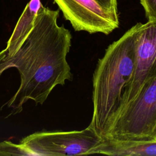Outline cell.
<instances>
[{
  "label": "cell",
  "instance_id": "6da1fadb",
  "mask_svg": "<svg viewBox=\"0 0 156 156\" xmlns=\"http://www.w3.org/2000/svg\"><path fill=\"white\" fill-rule=\"evenodd\" d=\"M58 16L59 10L41 5L31 31L18 51L12 56L0 51V77L11 68H16L20 76L18 89L3 105L12 109L10 115L20 113L28 100L42 105L57 85L73 80L66 60L72 35L58 25Z\"/></svg>",
  "mask_w": 156,
  "mask_h": 156
},
{
  "label": "cell",
  "instance_id": "7a4b0ae2",
  "mask_svg": "<svg viewBox=\"0 0 156 156\" xmlns=\"http://www.w3.org/2000/svg\"><path fill=\"white\" fill-rule=\"evenodd\" d=\"M140 24L107 47L93 73V115L88 126L102 138L106 136L120 113L133 77Z\"/></svg>",
  "mask_w": 156,
  "mask_h": 156
},
{
  "label": "cell",
  "instance_id": "3957f363",
  "mask_svg": "<svg viewBox=\"0 0 156 156\" xmlns=\"http://www.w3.org/2000/svg\"><path fill=\"white\" fill-rule=\"evenodd\" d=\"M156 129V78L119 113L104 138L152 140Z\"/></svg>",
  "mask_w": 156,
  "mask_h": 156
},
{
  "label": "cell",
  "instance_id": "277c9868",
  "mask_svg": "<svg viewBox=\"0 0 156 156\" xmlns=\"http://www.w3.org/2000/svg\"><path fill=\"white\" fill-rule=\"evenodd\" d=\"M102 139L88 126L80 130L36 132L23 138L19 144L27 155H87Z\"/></svg>",
  "mask_w": 156,
  "mask_h": 156
},
{
  "label": "cell",
  "instance_id": "5b68a950",
  "mask_svg": "<svg viewBox=\"0 0 156 156\" xmlns=\"http://www.w3.org/2000/svg\"><path fill=\"white\" fill-rule=\"evenodd\" d=\"M76 31L110 34L119 27L117 12L98 0H54Z\"/></svg>",
  "mask_w": 156,
  "mask_h": 156
},
{
  "label": "cell",
  "instance_id": "8992f818",
  "mask_svg": "<svg viewBox=\"0 0 156 156\" xmlns=\"http://www.w3.org/2000/svg\"><path fill=\"white\" fill-rule=\"evenodd\" d=\"M155 78L156 20H149L140 24L133 77L124 94L120 113Z\"/></svg>",
  "mask_w": 156,
  "mask_h": 156
},
{
  "label": "cell",
  "instance_id": "52a82bcc",
  "mask_svg": "<svg viewBox=\"0 0 156 156\" xmlns=\"http://www.w3.org/2000/svg\"><path fill=\"white\" fill-rule=\"evenodd\" d=\"M103 154L111 156H156V140L120 141L102 138L88 155Z\"/></svg>",
  "mask_w": 156,
  "mask_h": 156
},
{
  "label": "cell",
  "instance_id": "ba28073f",
  "mask_svg": "<svg viewBox=\"0 0 156 156\" xmlns=\"http://www.w3.org/2000/svg\"><path fill=\"white\" fill-rule=\"evenodd\" d=\"M41 5L40 0H30L27 4L7 43L6 48L1 51L2 53L12 56L18 51L31 31Z\"/></svg>",
  "mask_w": 156,
  "mask_h": 156
},
{
  "label": "cell",
  "instance_id": "9c48e42d",
  "mask_svg": "<svg viewBox=\"0 0 156 156\" xmlns=\"http://www.w3.org/2000/svg\"><path fill=\"white\" fill-rule=\"evenodd\" d=\"M27 155L19 144H15L10 141L0 142V156Z\"/></svg>",
  "mask_w": 156,
  "mask_h": 156
},
{
  "label": "cell",
  "instance_id": "30bf717a",
  "mask_svg": "<svg viewBox=\"0 0 156 156\" xmlns=\"http://www.w3.org/2000/svg\"><path fill=\"white\" fill-rule=\"evenodd\" d=\"M148 20H156V0H140Z\"/></svg>",
  "mask_w": 156,
  "mask_h": 156
},
{
  "label": "cell",
  "instance_id": "8fae6325",
  "mask_svg": "<svg viewBox=\"0 0 156 156\" xmlns=\"http://www.w3.org/2000/svg\"><path fill=\"white\" fill-rule=\"evenodd\" d=\"M104 7L114 11L117 12V1L116 0H98Z\"/></svg>",
  "mask_w": 156,
  "mask_h": 156
},
{
  "label": "cell",
  "instance_id": "7c38bea8",
  "mask_svg": "<svg viewBox=\"0 0 156 156\" xmlns=\"http://www.w3.org/2000/svg\"><path fill=\"white\" fill-rule=\"evenodd\" d=\"M152 140H156V129L152 135Z\"/></svg>",
  "mask_w": 156,
  "mask_h": 156
}]
</instances>
